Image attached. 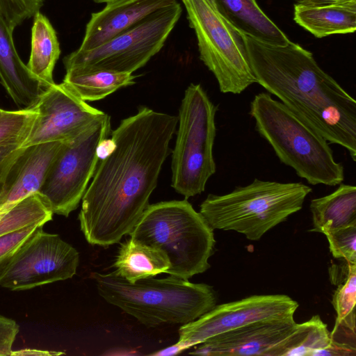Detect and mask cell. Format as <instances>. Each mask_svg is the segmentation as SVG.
Segmentation results:
<instances>
[{"label":"cell","mask_w":356,"mask_h":356,"mask_svg":"<svg viewBox=\"0 0 356 356\" xmlns=\"http://www.w3.org/2000/svg\"><path fill=\"white\" fill-rule=\"evenodd\" d=\"M65 353L63 352H57V351H49V350H43L38 349H31V348H25L19 350H12L10 353V356H25V355H36V356H54V355H63Z\"/></svg>","instance_id":"cell-33"},{"label":"cell","mask_w":356,"mask_h":356,"mask_svg":"<svg viewBox=\"0 0 356 356\" xmlns=\"http://www.w3.org/2000/svg\"><path fill=\"white\" fill-rule=\"evenodd\" d=\"M194 30L200 58L222 93L241 94L257 83L244 35L219 12L214 0H181Z\"/></svg>","instance_id":"cell-8"},{"label":"cell","mask_w":356,"mask_h":356,"mask_svg":"<svg viewBox=\"0 0 356 356\" xmlns=\"http://www.w3.org/2000/svg\"><path fill=\"white\" fill-rule=\"evenodd\" d=\"M63 143L49 142L21 147L4 177L0 213L38 192Z\"/></svg>","instance_id":"cell-15"},{"label":"cell","mask_w":356,"mask_h":356,"mask_svg":"<svg viewBox=\"0 0 356 356\" xmlns=\"http://www.w3.org/2000/svg\"><path fill=\"white\" fill-rule=\"evenodd\" d=\"M129 235L164 251L169 275L188 280L210 268L213 229L187 199L149 204Z\"/></svg>","instance_id":"cell-6"},{"label":"cell","mask_w":356,"mask_h":356,"mask_svg":"<svg viewBox=\"0 0 356 356\" xmlns=\"http://www.w3.org/2000/svg\"><path fill=\"white\" fill-rule=\"evenodd\" d=\"M312 191L302 182L254 179L227 194H209L200 204V213L213 229L232 230L258 241L300 211Z\"/></svg>","instance_id":"cell-5"},{"label":"cell","mask_w":356,"mask_h":356,"mask_svg":"<svg viewBox=\"0 0 356 356\" xmlns=\"http://www.w3.org/2000/svg\"><path fill=\"white\" fill-rule=\"evenodd\" d=\"M19 330L16 321L0 315V356H10Z\"/></svg>","instance_id":"cell-31"},{"label":"cell","mask_w":356,"mask_h":356,"mask_svg":"<svg viewBox=\"0 0 356 356\" xmlns=\"http://www.w3.org/2000/svg\"><path fill=\"white\" fill-rule=\"evenodd\" d=\"M36 117L33 109L7 111L0 117V145L22 143Z\"/></svg>","instance_id":"cell-27"},{"label":"cell","mask_w":356,"mask_h":356,"mask_svg":"<svg viewBox=\"0 0 356 356\" xmlns=\"http://www.w3.org/2000/svg\"><path fill=\"white\" fill-rule=\"evenodd\" d=\"M218 108L200 84L185 90L172 152V187L185 199L202 193L216 172L213 148Z\"/></svg>","instance_id":"cell-7"},{"label":"cell","mask_w":356,"mask_h":356,"mask_svg":"<svg viewBox=\"0 0 356 356\" xmlns=\"http://www.w3.org/2000/svg\"><path fill=\"white\" fill-rule=\"evenodd\" d=\"M219 12L241 33L272 45L290 40L263 12L256 0H214Z\"/></svg>","instance_id":"cell-19"},{"label":"cell","mask_w":356,"mask_h":356,"mask_svg":"<svg viewBox=\"0 0 356 356\" xmlns=\"http://www.w3.org/2000/svg\"><path fill=\"white\" fill-rule=\"evenodd\" d=\"M298 325L293 316L254 321L207 340L189 354L284 356L287 339Z\"/></svg>","instance_id":"cell-14"},{"label":"cell","mask_w":356,"mask_h":356,"mask_svg":"<svg viewBox=\"0 0 356 356\" xmlns=\"http://www.w3.org/2000/svg\"><path fill=\"white\" fill-rule=\"evenodd\" d=\"M332 193L311 200V232H327L356 225V187L341 183Z\"/></svg>","instance_id":"cell-21"},{"label":"cell","mask_w":356,"mask_h":356,"mask_svg":"<svg viewBox=\"0 0 356 356\" xmlns=\"http://www.w3.org/2000/svg\"><path fill=\"white\" fill-rule=\"evenodd\" d=\"M93 1L96 3H109L115 0H92Z\"/></svg>","instance_id":"cell-37"},{"label":"cell","mask_w":356,"mask_h":356,"mask_svg":"<svg viewBox=\"0 0 356 356\" xmlns=\"http://www.w3.org/2000/svg\"><path fill=\"white\" fill-rule=\"evenodd\" d=\"M298 303L286 295H254L216 305L196 320L182 325L179 341L194 346L250 323L294 316Z\"/></svg>","instance_id":"cell-12"},{"label":"cell","mask_w":356,"mask_h":356,"mask_svg":"<svg viewBox=\"0 0 356 356\" xmlns=\"http://www.w3.org/2000/svg\"><path fill=\"white\" fill-rule=\"evenodd\" d=\"M44 0H0V17L11 31L34 17Z\"/></svg>","instance_id":"cell-29"},{"label":"cell","mask_w":356,"mask_h":356,"mask_svg":"<svg viewBox=\"0 0 356 356\" xmlns=\"http://www.w3.org/2000/svg\"><path fill=\"white\" fill-rule=\"evenodd\" d=\"M31 43L27 67L35 78L44 84H54L53 70L60 54V44L51 24L40 12L34 15Z\"/></svg>","instance_id":"cell-23"},{"label":"cell","mask_w":356,"mask_h":356,"mask_svg":"<svg viewBox=\"0 0 356 356\" xmlns=\"http://www.w3.org/2000/svg\"><path fill=\"white\" fill-rule=\"evenodd\" d=\"M116 273L131 283L166 273L170 263L159 248L130 238L120 244L114 263Z\"/></svg>","instance_id":"cell-20"},{"label":"cell","mask_w":356,"mask_h":356,"mask_svg":"<svg viewBox=\"0 0 356 356\" xmlns=\"http://www.w3.org/2000/svg\"><path fill=\"white\" fill-rule=\"evenodd\" d=\"M179 2L160 9L94 49H78L65 56V70H102L133 73L160 51L181 17Z\"/></svg>","instance_id":"cell-9"},{"label":"cell","mask_w":356,"mask_h":356,"mask_svg":"<svg viewBox=\"0 0 356 356\" xmlns=\"http://www.w3.org/2000/svg\"><path fill=\"white\" fill-rule=\"evenodd\" d=\"M191 347L190 344L178 341L177 343L150 355L156 356L174 355L180 353Z\"/></svg>","instance_id":"cell-34"},{"label":"cell","mask_w":356,"mask_h":356,"mask_svg":"<svg viewBox=\"0 0 356 356\" xmlns=\"http://www.w3.org/2000/svg\"><path fill=\"white\" fill-rule=\"evenodd\" d=\"M7 111L0 108V117L3 115Z\"/></svg>","instance_id":"cell-38"},{"label":"cell","mask_w":356,"mask_h":356,"mask_svg":"<svg viewBox=\"0 0 356 356\" xmlns=\"http://www.w3.org/2000/svg\"><path fill=\"white\" fill-rule=\"evenodd\" d=\"M32 109L36 117L22 147L70 141L105 115L74 95L62 83L50 86Z\"/></svg>","instance_id":"cell-13"},{"label":"cell","mask_w":356,"mask_h":356,"mask_svg":"<svg viewBox=\"0 0 356 356\" xmlns=\"http://www.w3.org/2000/svg\"><path fill=\"white\" fill-rule=\"evenodd\" d=\"M332 342L327 325L318 315H315L301 323L300 341L293 356H315L317 352L329 348Z\"/></svg>","instance_id":"cell-26"},{"label":"cell","mask_w":356,"mask_h":356,"mask_svg":"<svg viewBox=\"0 0 356 356\" xmlns=\"http://www.w3.org/2000/svg\"><path fill=\"white\" fill-rule=\"evenodd\" d=\"M22 147V143L0 145V196L6 172Z\"/></svg>","instance_id":"cell-32"},{"label":"cell","mask_w":356,"mask_h":356,"mask_svg":"<svg viewBox=\"0 0 356 356\" xmlns=\"http://www.w3.org/2000/svg\"><path fill=\"white\" fill-rule=\"evenodd\" d=\"M177 123L178 116L140 106L111 131L115 147L99 160L78 216L90 244L108 246L132 231L157 186Z\"/></svg>","instance_id":"cell-1"},{"label":"cell","mask_w":356,"mask_h":356,"mask_svg":"<svg viewBox=\"0 0 356 356\" xmlns=\"http://www.w3.org/2000/svg\"><path fill=\"white\" fill-rule=\"evenodd\" d=\"M293 19L315 37L353 33L356 29V0L313 5L296 3Z\"/></svg>","instance_id":"cell-18"},{"label":"cell","mask_w":356,"mask_h":356,"mask_svg":"<svg viewBox=\"0 0 356 356\" xmlns=\"http://www.w3.org/2000/svg\"><path fill=\"white\" fill-rule=\"evenodd\" d=\"M348 264V275L332 296V303L337 313L334 327L355 332L356 264Z\"/></svg>","instance_id":"cell-25"},{"label":"cell","mask_w":356,"mask_h":356,"mask_svg":"<svg viewBox=\"0 0 356 356\" xmlns=\"http://www.w3.org/2000/svg\"><path fill=\"white\" fill-rule=\"evenodd\" d=\"M295 1L296 3L304 5H313V4H322L334 1L337 0H292Z\"/></svg>","instance_id":"cell-36"},{"label":"cell","mask_w":356,"mask_h":356,"mask_svg":"<svg viewBox=\"0 0 356 356\" xmlns=\"http://www.w3.org/2000/svg\"><path fill=\"white\" fill-rule=\"evenodd\" d=\"M325 235L334 258L356 264V225L338 228Z\"/></svg>","instance_id":"cell-28"},{"label":"cell","mask_w":356,"mask_h":356,"mask_svg":"<svg viewBox=\"0 0 356 356\" xmlns=\"http://www.w3.org/2000/svg\"><path fill=\"white\" fill-rule=\"evenodd\" d=\"M13 32L0 17V81L18 107L32 109L50 86L35 78L21 60Z\"/></svg>","instance_id":"cell-17"},{"label":"cell","mask_w":356,"mask_h":356,"mask_svg":"<svg viewBox=\"0 0 356 356\" xmlns=\"http://www.w3.org/2000/svg\"><path fill=\"white\" fill-rule=\"evenodd\" d=\"M177 0H115L91 14L83 41L78 48L97 47L133 27L154 12L177 3Z\"/></svg>","instance_id":"cell-16"},{"label":"cell","mask_w":356,"mask_h":356,"mask_svg":"<svg viewBox=\"0 0 356 356\" xmlns=\"http://www.w3.org/2000/svg\"><path fill=\"white\" fill-rule=\"evenodd\" d=\"M53 212L38 193H33L0 213V236L33 225H44L52 220Z\"/></svg>","instance_id":"cell-24"},{"label":"cell","mask_w":356,"mask_h":356,"mask_svg":"<svg viewBox=\"0 0 356 356\" xmlns=\"http://www.w3.org/2000/svg\"><path fill=\"white\" fill-rule=\"evenodd\" d=\"M38 227L0 266V286L24 291L72 278L79 263L78 251L58 234Z\"/></svg>","instance_id":"cell-11"},{"label":"cell","mask_w":356,"mask_h":356,"mask_svg":"<svg viewBox=\"0 0 356 356\" xmlns=\"http://www.w3.org/2000/svg\"><path fill=\"white\" fill-rule=\"evenodd\" d=\"M62 83L84 102L105 98L117 90L135 83L132 73L102 70H67Z\"/></svg>","instance_id":"cell-22"},{"label":"cell","mask_w":356,"mask_h":356,"mask_svg":"<svg viewBox=\"0 0 356 356\" xmlns=\"http://www.w3.org/2000/svg\"><path fill=\"white\" fill-rule=\"evenodd\" d=\"M41 225H33L18 231L0 236V266L6 261L20 245Z\"/></svg>","instance_id":"cell-30"},{"label":"cell","mask_w":356,"mask_h":356,"mask_svg":"<svg viewBox=\"0 0 356 356\" xmlns=\"http://www.w3.org/2000/svg\"><path fill=\"white\" fill-rule=\"evenodd\" d=\"M250 115L260 136L280 161L312 185L334 186L344 179V168L335 161L329 143L315 129L268 92L254 96Z\"/></svg>","instance_id":"cell-4"},{"label":"cell","mask_w":356,"mask_h":356,"mask_svg":"<svg viewBox=\"0 0 356 356\" xmlns=\"http://www.w3.org/2000/svg\"><path fill=\"white\" fill-rule=\"evenodd\" d=\"M115 147V143L111 138L104 139L99 145L97 154L99 160L108 156Z\"/></svg>","instance_id":"cell-35"},{"label":"cell","mask_w":356,"mask_h":356,"mask_svg":"<svg viewBox=\"0 0 356 356\" xmlns=\"http://www.w3.org/2000/svg\"><path fill=\"white\" fill-rule=\"evenodd\" d=\"M99 296L142 324L184 325L198 318L216 305V294L207 284H196L171 275L154 277L131 283L115 271L94 273Z\"/></svg>","instance_id":"cell-3"},{"label":"cell","mask_w":356,"mask_h":356,"mask_svg":"<svg viewBox=\"0 0 356 356\" xmlns=\"http://www.w3.org/2000/svg\"><path fill=\"white\" fill-rule=\"evenodd\" d=\"M111 134V118L105 113L77 137L63 143L38 192L53 213L67 217L78 207L99 161L98 146Z\"/></svg>","instance_id":"cell-10"},{"label":"cell","mask_w":356,"mask_h":356,"mask_svg":"<svg viewBox=\"0 0 356 356\" xmlns=\"http://www.w3.org/2000/svg\"><path fill=\"white\" fill-rule=\"evenodd\" d=\"M244 38L257 83L355 161V99L298 44L272 45Z\"/></svg>","instance_id":"cell-2"}]
</instances>
